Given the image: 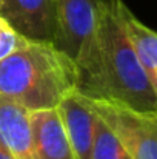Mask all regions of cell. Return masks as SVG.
Listing matches in <instances>:
<instances>
[{
  "label": "cell",
  "instance_id": "277c9868",
  "mask_svg": "<svg viewBox=\"0 0 157 159\" xmlns=\"http://www.w3.org/2000/svg\"><path fill=\"white\" fill-rule=\"evenodd\" d=\"M88 101L131 158L157 159V111H139L103 99Z\"/></svg>",
  "mask_w": 157,
  "mask_h": 159
},
{
  "label": "cell",
  "instance_id": "9c48e42d",
  "mask_svg": "<svg viewBox=\"0 0 157 159\" xmlns=\"http://www.w3.org/2000/svg\"><path fill=\"white\" fill-rule=\"evenodd\" d=\"M116 9L133 50L157 90V31L142 23L123 0H116Z\"/></svg>",
  "mask_w": 157,
  "mask_h": 159
},
{
  "label": "cell",
  "instance_id": "7a4b0ae2",
  "mask_svg": "<svg viewBox=\"0 0 157 159\" xmlns=\"http://www.w3.org/2000/svg\"><path fill=\"white\" fill-rule=\"evenodd\" d=\"M77 80L76 63L52 42L26 39L0 60V94L29 111L55 108Z\"/></svg>",
  "mask_w": 157,
  "mask_h": 159
},
{
  "label": "cell",
  "instance_id": "6da1fadb",
  "mask_svg": "<svg viewBox=\"0 0 157 159\" xmlns=\"http://www.w3.org/2000/svg\"><path fill=\"white\" fill-rule=\"evenodd\" d=\"M77 90L89 99L157 111V90L123 31L116 0H103L96 62L93 70L79 79Z\"/></svg>",
  "mask_w": 157,
  "mask_h": 159
},
{
  "label": "cell",
  "instance_id": "3957f363",
  "mask_svg": "<svg viewBox=\"0 0 157 159\" xmlns=\"http://www.w3.org/2000/svg\"><path fill=\"white\" fill-rule=\"evenodd\" d=\"M54 6L57 26L52 43L76 63L80 79L96 62L103 0H54Z\"/></svg>",
  "mask_w": 157,
  "mask_h": 159
},
{
  "label": "cell",
  "instance_id": "7c38bea8",
  "mask_svg": "<svg viewBox=\"0 0 157 159\" xmlns=\"http://www.w3.org/2000/svg\"><path fill=\"white\" fill-rule=\"evenodd\" d=\"M0 159H15L14 158V155L0 142Z\"/></svg>",
  "mask_w": 157,
  "mask_h": 159
},
{
  "label": "cell",
  "instance_id": "52a82bcc",
  "mask_svg": "<svg viewBox=\"0 0 157 159\" xmlns=\"http://www.w3.org/2000/svg\"><path fill=\"white\" fill-rule=\"evenodd\" d=\"M29 119L36 159H76L57 107L29 111Z\"/></svg>",
  "mask_w": 157,
  "mask_h": 159
},
{
  "label": "cell",
  "instance_id": "ba28073f",
  "mask_svg": "<svg viewBox=\"0 0 157 159\" xmlns=\"http://www.w3.org/2000/svg\"><path fill=\"white\" fill-rule=\"evenodd\" d=\"M0 142L15 159H36L29 110L0 94Z\"/></svg>",
  "mask_w": 157,
  "mask_h": 159
},
{
  "label": "cell",
  "instance_id": "8992f818",
  "mask_svg": "<svg viewBox=\"0 0 157 159\" xmlns=\"http://www.w3.org/2000/svg\"><path fill=\"white\" fill-rule=\"evenodd\" d=\"M76 159H91L97 114L88 98L77 88L71 90L57 105Z\"/></svg>",
  "mask_w": 157,
  "mask_h": 159
},
{
  "label": "cell",
  "instance_id": "5b68a950",
  "mask_svg": "<svg viewBox=\"0 0 157 159\" xmlns=\"http://www.w3.org/2000/svg\"><path fill=\"white\" fill-rule=\"evenodd\" d=\"M0 16L29 40L54 42V0H0Z\"/></svg>",
  "mask_w": 157,
  "mask_h": 159
},
{
  "label": "cell",
  "instance_id": "30bf717a",
  "mask_svg": "<svg viewBox=\"0 0 157 159\" xmlns=\"http://www.w3.org/2000/svg\"><path fill=\"white\" fill-rule=\"evenodd\" d=\"M91 159H133L126 152V148L122 145L120 139L99 116L96 122Z\"/></svg>",
  "mask_w": 157,
  "mask_h": 159
},
{
  "label": "cell",
  "instance_id": "8fae6325",
  "mask_svg": "<svg viewBox=\"0 0 157 159\" xmlns=\"http://www.w3.org/2000/svg\"><path fill=\"white\" fill-rule=\"evenodd\" d=\"M26 37L20 36L2 16H0V60L12 54L23 45Z\"/></svg>",
  "mask_w": 157,
  "mask_h": 159
}]
</instances>
